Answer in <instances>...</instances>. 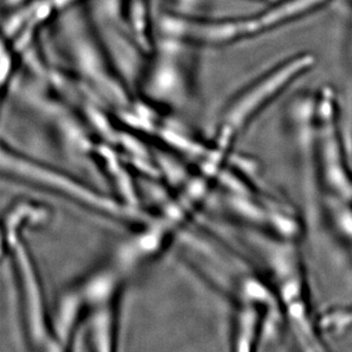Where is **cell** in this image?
<instances>
[{"label":"cell","instance_id":"6da1fadb","mask_svg":"<svg viewBox=\"0 0 352 352\" xmlns=\"http://www.w3.org/2000/svg\"><path fill=\"white\" fill-rule=\"evenodd\" d=\"M316 64L312 53H295L280 60L245 83L227 104L222 115L224 141L237 138L259 116L307 75Z\"/></svg>","mask_w":352,"mask_h":352},{"label":"cell","instance_id":"7a4b0ae2","mask_svg":"<svg viewBox=\"0 0 352 352\" xmlns=\"http://www.w3.org/2000/svg\"><path fill=\"white\" fill-rule=\"evenodd\" d=\"M333 0H272L265 8L226 20L229 43H244L314 15Z\"/></svg>","mask_w":352,"mask_h":352}]
</instances>
